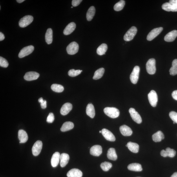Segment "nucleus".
Wrapping results in <instances>:
<instances>
[{
	"instance_id": "obj_32",
	"label": "nucleus",
	"mask_w": 177,
	"mask_h": 177,
	"mask_svg": "<svg viewBox=\"0 0 177 177\" xmlns=\"http://www.w3.org/2000/svg\"><path fill=\"white\" fill-rule=\"evenodd\" d=\"M107 49L108 46L107 44L105 43L102 44L97 48L96 51L97 53V54L100 56L104 55Z\"/></svg>"
},
{
	"instance_id": "obj_50",
	"label": "nucleus",
	"mask_w": 177,
	"mask_h": 177,
	"mask_svg": "<svg viewBox=\"0 0 177 177\" xmlns=\"http://www.w3.org/2000/svg\"><path fill=\"white\" fill-rule=\"evenodd\" d=\"M17 3H23V2L24 1H25V0H17Z\"/></svg>"
},
{
	"instance_id": "obj_48",
	"label": "nucleus",
	"mask_w": 177,
	"mask_h": 177,
	"mask_svg": "<svg viewBox=\"0 0 177 177\" xmlns=\"http://www.w3.org/2000/svg\"><path fill=\"white\" fill-rule=\"evenodd\" d=\"M169 3L171 4H177V0H171Z\"/></svg>"
},
{
	"instance_id": "obj_36",
	"label": "nucleus",
	"mask_w": 177,
	"mask_h": 177,
	"mask_svg": "<svg viewBox=\"0 0 177 177\" xmlns=\"http://www.w3.org/2000/svg\"><path fill=\"white\" fill-rule=\"evenodd\" d=\"M51 88L53 91L57 92H63L64 90L63 86L56 84H53L51 86Z\"/></svg>"
},
{
	"instance_id": "obj_28",
	"label": "nucleus",
	"mask_w": 177,
	"mask_h": 177,
	"mask_svg": "<svg viewBox=\"0 0 177 177\" xmlns=\"http://www.w3.org/2000/svg\"><path fill=\"white\" fill-rule=\"evenodd\" d=\"M107 156L108 159L112 160H116L118 158L116 150L114 148H110L108 150Z\"/></svg>"
},
{
	"instance_id": "obj_10",
	"label": "nucleus",
	"mask_w": 177,
	"mask_h": 177,
	"mask_svg": "<svg viewBox=\"0 0 177 177\" xmlns=\"http://www.w3.org/2000/svg\"><path fill=\"white\" fill-rule=\"evenodd\" d=\"M43 143L41 141H37L35 142L32 148V152L33 155L37 156L40 153L42 147Z\"/></svg>"
},
{
	"instance_id": "obj_34",
	"label": "nucleus",
	"mask_w": 177,
	"mask_h": 177,
	"mask_svg": "<svg viewBox=\"0 0 177 177\" xmlns=\"http://www.w3.org/2000/svg\"><path fill=\"white\" fill-rule=\"evenodd\" d=\"M170 74L172 76L177 74V59H175L172 61V66L169 70Z\"/></svg>"
},
{
	"instance_id": "obj_23",
	"label": "nucleus",
	"mask_w": 177,
	"mask_h": 177,
	"mask_svg": "<svg viewBox=\"0 0 177 177\" xmlns=\"http://www.w3.org/2000/svg\"><path fill=\"white\" fill-rule=\"evenodd\" d=\"M70 157L69 155L66 153H63L61 154L60 164L61 166L63 168L67 165L69 161Z\"/></svg>"
},
{
	"instance_id": "obj_4",
	"label": "nucleus",
	"mask_w": 177,
	"mask_h": 177,
	"mask_svg": "<svg viewBox=\"0 0 177 177\" xmlns=\"http://www.w3.org/2000/svg\"><path fill=\"white\" fill-rule=\"evenodd\" d=\"M33 19V17L31 15H26L20 20L19 25L21 28H25L32 23Z\"/></svg>"
},
{
	"instance_id": "obj_11",
	"label": "nucleus",
	"mask_w": 177,
	"mask_h": 177,
	"mask_svg": "<svg viewBox=\"0 0 177 177\" xmlns=\"http://www.w3.org/2000/svg\"><path fill=\"white\" fill-rule=\"evenodd\" d=\"M129 112L133 120L137 123L140 124L142 122V120L140 115L133 108H130L129 110Z\"/></svg>"
},
{
	"instance_id": "obj_2",
	"label": "nucleus",
	"mask_w": 177,
	"mask_h": 177,
	"mask_svg": "<svg viewBox=\"0 0 177 177\" xmlns=\"http://www.w3.org/2000/svg\"><path fill=\"white\" fill-rule=\"evenodd\" d=\"M146 68L148 74L154 75L156 72V60L154 59H150L146 65Z\"/></svg>"
},
{
	"instance_id": "obj_7",
	"label": "nucleus",
	"mask_w": 177,
	"mask_h": 177,
	"mask_svg": "<svg viewBox=\"0 0 177 177\" xmlns=\"http://www.w3.org/2000/svg\"><path fill=\"white\" fill-rule=\"evenodd\" d=\"M79 45L76 42H73L69 45L66 48L68 54L74 55L78 52Z\"/></svg>"
},
{
	"instance_id": "obj_18",
	"label": "nucleus",
	"mask_w": 177,
	"mask_h": 177,
	"mask_svg": "<svg viewBox=\"0 0 177 177\" xmlns=\"http://www.w3.org/2000/svg\"><path fill=\"white\" fill-rule=\"evenodd\" d=\"M119 129H120L121 134L124 136H131L132 133V129L126 125L121 126Z\"/></svg>"
},
{
	"instance_id": "obj_35",
	"label": "nucleus",
	"mask_w": 177,
	"mask_h": 177,
	"mask_svg": "<svg viewBox=\"0 0 177 177\" xmlns=\"http://www.w3.org/2000/svg\"><path fill=\"white\" fill-rule=\"evenodd\" d=\"M125 5V1L121 0L115 4L114 6V9L116 11H119L122 9Z\"/></svg>"
},
{
	"instance_id": "obj_16",
	"label": "nucleus",
	"mask_w": 177,
	"mask_h": 177,
	"mask_svg": "<svg viewBox=\"0 0 177 177\" xmlns=\"http://www.w3.org/2000/svg\"><path fill=\"white\" fill-rule=\"evenodd\" d=\"M60 156L61 154L58 152L53 154L51 159V164L53 167H56L58 165L60 160Z\"/></svg>"
},
{
	"instance_id": "obj_14",
	"label": "nucleus",
	"mask_w": 177,
	"mask_h": 177,
	"mask_svg": "<svg viewBox=\"0 0 177 177\" xmlns=\"http://www.w3.org/2000/svg\"><path fill=\"white\" fill-rule=\"evenodd\" d=\"M102 153V148L99 145L93 146L90 150V153L92 155L99 156Z\"/></svg>"
},
{
	"instance_id": "obj_25",
	"label": "nucleus",
	"mask_w": 177,
	"mask_h": 177,
	"mask_svg": "<svg viewBox=\"0 0 177 177\" xmlns=\"http://www.w3.org/2000/svg\"><path fill=\"white\" fill-rule=\"evenodd\" d=\"M86 114L90 118H94L95 115L94 108L91 103L88 104L86 109Z\"/></svg>"
},
{
	"instance_id": "obj_47",
	"label": "nucleus",
	"mask_w": 177,
	"mask_h": 177,
	"mask_svg": "<svg viewBox=\"0 0 177 177\" xmlns=\"http://www.w3.org/2000/svg\"><path fill=\"white\" fill-rule=\"evenodd\" d=\"M5 39V37L3 33L0 32V41H1Z\"/></svg>"
},
{
	"instance_id": "obj_41",
	"label": "nucleus",
	"mask_w": 177,
	"mask_h": 177,
	"mask_svg": "<svg viewBox=\"0 0 177 177\" xmlns=\"http://www.w3.org/2000/svg\"><path fill=\"white\" fill-rule=\"evenodd\" d=\"M169 116L174 122L177 124V112L174 111L170 112Z\"/></svg>"
},
{
	"instance_id": "obj_33",
	"label": "nucleus",
	"mask_w": 177,
	"mask_h": 177,
	"mask_svg": "<svg viewBox=\"0 0 177 177\" xmlns=\"http://www.w3.org/2000/svg\"><path fill=\"white\" fill-rule=\"evenodd\" d=\"M104 69L101 68L99 69L95 72L93 79L94 80H97L100 79L103 76L104 73Z\"/></svg>"
},
{
	"instance_id": "obj_43",
	"label": "nucleus",
	"mask_w": 177,
	"mask_h": 177,
	"mask_svg": "<svg viewBox=\"0 0 177 177\" xmlns=\"http://www.w3.org/2000/svg\"><path fill=\"white\" fill-rule=\"evenodd\" d=\"M54 119L55 118L54 114L52 112L50 113L47 118V122L49 123H52L54 122Z\"/></svg>"
},
{
	"instance_id": "obj_21",
	"label": "nucleus",
	"mask_w": 177,
	"mask_h": 177,
	"mask_svg": "<svg viewBox=\"0 0 177 177\" xmlns=\"http://www.w3.org/2000/svg\"><path fill=\"white\" fill-rule=\"evenodd\" d=\"M18 138L20 140L19 143H24L28 140V136L26 132L23 130H19L18 132Z\"/></svg>"
},
{
	"instance_id": "obj_51",
	"label": "nucleus",
	"mask_w": 177,
	"mask_h": 177,
	"mask_svg": "<svg viewBox=\"0 0 177 177\" xmlns=\"http://www.w3.org/2000/svg\"><path fill=\"white\" fill-rule=\"evenodd\" d=\"M99 132L100 133H101V130H100V131H99Z\"/></svg>"
},
{
	"instance_id": "obj_52",
	"label": "nucleus",
	"mask_w": 177,
	"mask_h": 177,
	"mask_svg": "<svg viewBox=\"0 0 177 177\" xmlns=\"http://www.w3.org/2000/svg\"><path fill=\"white\" fill-rule=\"evenodd\" d=\"M71 8H73V7H71Z\"/></svg>"
},
{
	"instance_id": "obj_37",
	"label": "nucleus",
	"mask_w": 177,
	"mask_h": 177,
	"mask_svg": "<svg viewBox=\"0 0 177 177\" xmlns=\"http://www.w3.org/2000/svg\"><path fill=\"white\" fill-rule=\"evenodd\" d=\"M112 167V164L107 162H105L101 163L100 167L103 171L107 172Z\"/></svg>"
},
{
	"instance_id": "obj_29",
	"label": "nucleus",
	"mask_w": 177,
	"mask_h": 177,
	"mask_svg": "<svg viewBox=\"0 0 177 177\" xmlns=\"http://www.w3.org/2000/svg\"><path fill=\"white\" fill-rule=\"evenodd\" d=\"M74 127V124L71 122L68 121L64 123L62 126L61 130V131L65 132L72 130Z\"/></svg>"
},
{
	"instance_id": "obj_24",
	"label": "nucleus",
	"mask_w": 177,
	"mask_h": 177,
	"mask_svg": "<svg viewBox=\"0 0 177 177\" xmlns=\"http://www.w3.org/2000/svg\"><path fill=\"white\" fill-rule=\"evenodd\" d=\"M126 146L130 151L134 153H137L138 152L139 146L138 144L129 142Z\"/></svg>"
},
{
	"instance_id": "obj_46",
	"label": "nucleus",
	"mask_w": 177,
	"mask_h": 177,
	"mask_svg": "<svg viewBox=\"0 0 177 177\" xmlns=\"http://www.w3.org/2000/svg\"><path fill=\"white\" fill-rule=\"evenodd\" d=\"M161 155L163 157H167L166 152V150H163L161 151L160 152Z\"/></svg>"
},
{
	"instance_id": "obj_31",
	"label": "nucleus",
	"mask_w": 177,
	"mask_h": 177,
	"mask_svg": "<svg viewBox=\"0 0 177 177\" xmlns=\"http://www.w3.org/2000/svg\"><path fill=\"white\" fill-rule=\"evenodd\" d=\"M45 41L48 44H51L53 41V31L51 29L49 28L46 33Z\"/></svg>"
},
{
	"instance_id": "obj_39",
	"label": "nucleus",
	"mask_w": 177,
	"mask_h": 177,
	"mask_svg": "<svg viewBox=\"0 0 177 177\" xmlns=\"http://www.w3.org/2000/svg\"><path fill=\"white\" fill-rule=\"evenodd\" d=\"M165 150L167 156L172 158L176 156V152L174 149H171L170 148H167Z\"/></svg>"
},
{
	"instance_id": "obj_13",
	"label": "nucleus",
	"mask_w": 177,
	"mask_h": 177,
	"mask_svg": "<svg viewBox=\"0 0 177 177\" xmlns=\"http://www.w3.org/2000/svg\"><path fill=\"white\" fill-rule=\"evenodd\" d=\"M162 8L163 10L166 11L177 12V4L166 3L163 4Z\"/></svg>"
},
{
	"instance_id": "obj_17",
	"label": "nucleus",
	"mask_w": 177,
	"mask_h": 177,
	"mask_svg": "<svg viewBox=\"0 0 177 177\" xmlns=\"http://www.w3.org/2000/svg\"><path fill=\"white\" fill-rule=\"evenodd\" d=\"M73 108L71 104L66 103L62 106L60 110L61 113L63 116L67 114L72 110Z\"/></svg>"
},
{
	"instance_id": "obj_8",
	"label": "nucleus",
	"mask_w": 177,
	"mask_h": 177,
	"mask_svg": "<svg viewBox=\"0 0 177 177\" xmlns=\"http://www.w3.org/2000/svg\"><path fill=\"white\" fill-rule=\"evenodd\" d=\"M34 50V47L32 45L26 46L21 50L19 54V58H22L31 54Z\"/></svg>"
},
{
	"instance_id": "obj_3",
	"label": "nucleus",
	"mask_w": 177,
	"mask_h": 177,
	"mask_svg": "<svg viewBox=\"0 0 177 177\" xmlns=\"http://www.w3.org/2000/svg\"><path fill=\"white\" fill-rule=\"evenodd\" d=\"M137 29L135 27L132 26L128 30L124 35V39L126 41H129L134 39L136 34Z\"/></svg>"
},
{
	"instance_id": "obj_15",
	"label": "nucleus",
	"mask_w": 177,
	"mask_h": 177,
	"mask_svg": "<svg viewBox=\"0 0 177 177\" xmlns=\"http://www.w3.org/2000/svg\"><path fill=\"white\" fill-rule=\"evenodd\" d=\"M39 74L36 72H29L26 73L24 76V79L26 81H32L38 79Z\"/></svg>"
},
{
	"instance_id": "obj_53",
	"label": "nucleus",
	"mask_w": 177,
	"mask_h": 177,
	"mask_svg": "<svg viewBox=\"0 0 177 177\" xmlns=\"http://www.w3.org/2000/svg\"><path fill=\"white\" fill-rule=\"evenodd\" d=\"M173 123L174 124H175V123L174 122H173Z\"/></svg>"
},
{
	"instance_id": "obj_5",
	"label": "nucleus",
	"mask_w": 177,
	"mask_h": 177,
	"mask_svg": "<svg viewBox=\"0 0 177 177\" xmlns=\"http://www.w3.org/2000/svg\"><path fill=\"white\" fill-rule=\"evenodd\" d=\"M148 98L150 104L152 107H156L158 103V97L155 91L151 90L148 94Z\"/></svg>"
},
{
	"instance_id": "obj_40",
	"label": "nucleus",
	"mask_w": 177,
	"mask_h": 177,
	"mask_svg": "<svg viewBox=\"0 0 177 177\" xmlns=\"http://www.w3.org/2000/svg\"><path fill=\"white\" fill-rule=\"evenodd\" d=\"M9 63L3 57H0V66L1 67L7 68L8 67Z\"/></svg>"
},
{
	"instance_id": "obj_27",
	"label": "nucleus",
	"mask_w": 177,
	"mask_h": 177,
	"mask_svg": "<svg viewBox=\"0 0 177 177\" xmlns=\"http://www.w3.org/2000/svg\"><path fill=\"white\" fill-rule=\"evenodd\" d=\"M128 169L130 171L135 172H140L142 170L141 165L138 163L130 164L128 166Z\"/></svg>"
},
{
	"instance_id": "obj_44",
	"label": "nucleus",
	"mask_w": 177,
	"mask_h": 177,
	"mask_svg": "<svg viewBox=\"0 0 177 177\" xmlns=\"http://www.w3.org/2000/svg\"><path fill=\"white\" fill-rule=\"evenodd\" d=\"M82 1V0H73L72 1V5L73 6L77 7Z\"/></svg>"
},
{
	"instance_id": "obj_6",
	"label": "nucleus",
	"mask_w": 177,
	"mask_h": 177,
	"mask_svg": "<svg viewBox=\"0 0 177 177\" xmlns=\"http://www.w3.org/2000/svg\"><path fill=\"white\" fill-rule=\"evenodd\" d=\"M140 68L138 66L135 67L130 76V79L132 83L136 84L138 82L139 76Z\"/></svg>"
},
{
	"instance_id": "obj_38",
	"label": "nucleus",
	"mask_w": 177,
	"mask_h": 177,
	"mask_svg": "<svg viewBox=\"0 0 177 177\" xmlns=\"http://www.w3.org/2000/svg\"><path fill=\"white\" fill-rule=\"evenodd\" d=\"M81 70H75L74 69H71L69 71L68 74L69 76L71 77H74L78 76L81 73Z\"/></svg>"
},
{
	"instance_id": "obj_49",
	"label": "nucleus",
	"mask_w": 177,
	"mask_h": 177,
	"mask_svg": "<svg viewBox=\"0 0 177 177\" xmlns=\"http://www.w3.org/2000/svg\"><path fill=\"white\" fill-rule=\"evenodd\" d=\"M171 177H177V172H174Z\"/></svg>"
},
{
	"instance_id": "obj_12",
	"label": "nucleus",
	"mask_w": 177,
	"mask_h": 177,
	"mask_svg": "<svg viewBox=\"0 0 177 177\" xmlns=\"http://www.w3.org/2000/svg\"><path fill=\"white\" fill-rule=\"evenodd\" d=\"M101 133L106 140L110 141H114L116 140V138L114 135L109 130L103 129L102 130Z\"/></svg>"
},
{
	"instance_id": "obj_1",
	"label": "nucleus",
	"mask_w": 177,
	"mask_h": 177,
	"mask_svg": "<svg viewBox=\"0 0 177 177\" xmlns=\"http://www.w3.org/2000/svg\"><path fill=\"white\" fill-rule=\"evenodd\" d=\"M104 112L107 116L113 118H118L120 114L119 110L114 107H106L104 109Z\"/></svg>"
},
{
	"instance_id": "obj_9",
	"label": "nucleus",
	"mask_w": 177,
	"mask_h": 177,
	"mask_svg": "<svg viewBox=\"0 0 177 177\" xmlns=\"http://www.w3.org/2000/svg\"><path fill=\"white\" fill-rule=\"evenodd\" d=\"M162 27L154 28L150 31L147 35V39L148 41H151L156 37L162 31Z\"/></svg>"
},
{
	"instance_id": "obj_30",
	"label": "nucleus",
	"mask_w": 177,
	"mask_h": 177,
	"mask_svg": "<svg viewBox=\"0 0 177 177\" xmlns=\"http://www.w3.org/2000/svg\"><path fill=\"white\" fill-rule=\"evenodd\" d=\"M96 9L93 6L90 7L87 11L86 14V18L88 21L92 20L95 14Z\"/></svg>"
},
{
	"instance_id": "obj_20",
	"label": "nucleus",
	"mask_w": 177,
	"mask_h": 177,
	"mask_svg": "<svg viewBox=\"0 0 177 177\" xmlns=\"http://www.w3.org/2000/svg\"><path fill=\"white\" fill-rule=\"evenodd\" d=\"M83 172L81 170L77 169H73L68 172L67 176L68 177H82Z\"/></svg>"
},
{
	"instance_id": "obj_22",
	"label": "nucleus",
	"mask_w": 177,
	"mask_h": 177,
	"mask_svg": "<svg viewBox=\"0 0 177 177\" xmlns=\"http://www.w3.org/2000/svg\"><path fill=\"white\" fill-rule=\"evenodd\" d=\"M76 28V24L74 22H72L66 27L63 31V34L65 35H68L71 34Z\"/></svg>"
},
{
	"instance_id": "obj_42",
	"label": "nucleus",
	"mask_w": 177,
	"mask_h": 177,
	"mask_svg": "<svg viewBox=\"0 0 177 177\" xmlns=\"http://www.w3.org/2000/svg\"><path fill=\"white\" fill-rule=\"evenodd\" d=\"M39 102L41 103V105L42 109H45L47 107V102L46 100H43L42 97L39 98Z\"/></svg>"
},
{
	"instance_id": "obj_45",
	"label": "nucleus",
	"mask_w": 177,
	"mask_h": 177,
	"mask_svg": "<svg viewBox=\"0 0 177 177\" xmlns=\"http://www.w3.org/2000/svg\"><path fill=\"white\" fill-rule=\"evenodd\" d=\"M172 96L173 98L176 100H177V90H174L172 93Z\"/></svg>"
},
{
	"instance_id": "obj_19",
	"label": "nucleus",
	"mask_w": 177,
	"mask_h": 177,
	"mask_svg": "<svg viewBox=\"0 0 177 177\" xmlns=\"http://www.w3.org/2000/svg\"><path fill=\"white\" fill-rule=\"evenodd\" d=\"M177 37V31H172L166 35L164 37V40L166 42L173 41Z\"/></svg>"
},
{
	"instance_id": "obj_26",
	"label": "nucleus",
	"mask_w": 177,
	"mask_h": 177,
	"mask_svg": "<svg viewBox=\"0 0 177 177\" xmlns=\"http://www.w3.org/2000/svg\"><path fill=\"white\" fill-rule=\"evenodd\" d=\"M164 138V134L160 130L157 132L152 136V140L156 142H160Z\"/></svg>"
}]
</instances>
